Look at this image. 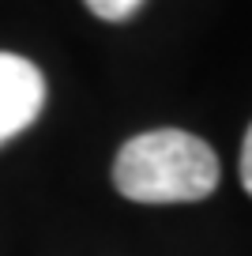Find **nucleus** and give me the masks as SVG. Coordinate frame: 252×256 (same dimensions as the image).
<instances>
[{
  "label": "nucleus",
  "instance_id": "nucleus-1",
  "mask_svg": "<svg viewBox=\"0 0 252 256\" xmlns=\"http://www.w3.org/2000/svg\"><path fill=\"white\" fill-rule=\"evenodd\" d=\"M113 184L136 204H196L218 188V158L192 132L154 128L120 147Z\"/></svg>",
  "mask_w": 252,
  "mask_h": 256
},
{
  "label": "nucleus",
  "instance_id": "nucleus-2",
  "mask_svg": "<svg viewBox=\"0 0 252 256\" xmlns=\"http://www.w3.org/2000/svg\"><path fill=\"white\" fill-rule=\"evenodd\" d=\"M46 106V80L26 56L0 53V147L38 120Z\"/></svg>",
  "mask_w": 252,
  "mask_h": 256
},
{
  "label": "nucleus",
  "instance_id": "nucleus-3",
  "mask_svg": "<svg viewBox=\"0 0 252 256\" xmlns=\"http://www.w3.org/2000/svg\"><path fill=\"white\" fill-rule=\"evenodd\" d=\"M143 0H87V8L94 12L98 19H106V23H124V19H132L136 12H140Z\"/></svg>",
  "mask_w": 252,
  "mask_h": 256
},
{
  "label": "nucleus",
  "instance_id": "nucleus-4",
  "mask_svg": "<svg viewBox=\"0 0 252 256\" xmlns=\"http://www.w3.org/2000/svg\"><path fill=\"white\" fill-rule=\"evenodd\" d=\"M241 181H244V192L252 196V128H248L244 147H241Z\"/></svg>",
  "mask_w": 252,
  "mask_h": 256
}]
</instances>
